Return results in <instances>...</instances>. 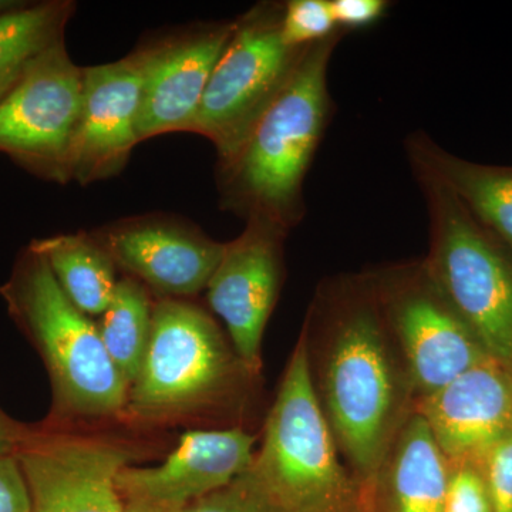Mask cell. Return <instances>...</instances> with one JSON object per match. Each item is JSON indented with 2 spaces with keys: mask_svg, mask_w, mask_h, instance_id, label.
<instances>
[{
  "mask_svg": "<svg viewBox=\"0 0 512 512\" xmlns=\"http://www.w3.org/2000/svg\"><path fill=\"white\" fill-rule=\"evenodd\" d=\"M73 10L72 2H46L0 15V100L36 57L64 39Z\"/></svg>",
  "mask_w": 512,
  "mask_h": 512,
  "instance_id": "ffe728a7",
  "label": "cell"
},
{
  "mask_svg": "<svg viewBox=\"0 0 512 512\" xmlns=\"http://www.w3.org/2000/svg\"><path fill=\"white\" fill-rule=\"evenodd\" d=\"M343 30L313 43L241 146L218 161L225 210L289 231L305 214L303 183L332 113L328 70Z\"/></svg>",
  "mask_w": 512,
  "mask_h": 512,
  "instance_id": "7a4b0ae2",
  "label": "cell"
},
{
  "mask_svg": "<svg viewBox=\"0 0 512 512\" xmlns=\"http://www.w3.org/2000/svg\"><path fill=\"white\" fill-rule=\"evenodd\" d=\"M235 29L215 23L144 47L138 140L175 131L191 133L211 74Z\"/></svg>",
  "mask_w": 512,
  "mask_h": 512,
  "instance_id": "9a60e30c",
  "label": "cell"
},
{
  "mask_svg": "<svg viewBox=\"0 0 512 512\" xmlns=\"http://www.w3.org/2000/svg\"><path fill=\"white\" fill-rule=\"evenodd\" d=\"M30 512H126L117 476L130 450L111 441L29 430L16 451Z\"/></svg>",
  "mask_w": 512,
  "mask_h": 512,
  "instance_id": "30bf717a",
  "label": "cell"
},
{
  "mask_svg": "<svg viewBox=\"0 0 512 512\" xmlns=\"http://www.w3.org/2000/svg\"><path fill=\"white\" fill-rule=\"evenodd\" d=\"M414 409L426 419L450 466H477L512 436V370L487 359Z\"/></svg>",
  "mask_w": 512,
  "mask_h": 512,
  "instance_id": "5bb4252c",
  "label": "cell"
},
{
  "mask_svg": "<svg viewBox=\"0 0 512 512\" xmlns=\"http://www.w3.org/2000/svg\"><path fill=\"white\" fill-rule=\"evenodd\" d=\"M450 471L429 424L414 409L363 487L366 512H444Z\"/></svg>",
  "mask_w": 512,
  "mask_h": 512,
  "instance_id": "e0dca14e",
  "label": "cell"
},
{
  "mask_svg": "<svg viewBox=\"0 0 512 512\" xmlns=\"http://www.w3.org/2000/svg\"><path fill=\"white\" fill-rule=\"evenodd\" d=\"M22 3L19 2H10V0H0V15L2 13L9 12V10L19 8Z\"/></svg>",
  "mask_w": 512,
  "mask_h": 512,
  "instance_id": "f1b7e54d",
  "label": "cell"
},
{
  "mask_svg": "<svg viewBox=\"0 0 512 512\" xmlns=\"http://www.w3.org/2000/svg\"><path fill=\"white\" fill-rule=\"evenodd\" d=\"M153 311L146 286L128 276L117 282L110 305L101 313V339L128 386L136 379L146 355Z\"/></svg>",
  "mask_w": 512,
  "mask_h": 512,
  "instance_id": "44dd1931",
  "label": "cell"
},
{
  "mask_svg": "<svg viewBox=\"0 0 512 512\" xmlns=\"http://www.w3.org/2000/svg\"><path fill=\"white\" fill-rule=\"evenodd\" d=\"M410 163L423 165L463 202L512 254V167L463 160L416 133L407 141Z\"/></svg>",
  "mask_w": 512,
  "mask_h": 512,
  "instance_id": "ac0fdd59",
  "label": "cell"
},
{
  "mask_svg": "<svg viewBox=\"0 0 512 512\" xmlns=\"http://www.w3.org/2000/svg\"><path fill=\"white\" fill-rule=\"evenodd\" d=\"M144 49L117 62L84 67L83 109L72 161V180L86 185L126 167L140 143L137 116L143 90Z\"/></svg>",
  "mask_w": 512,
  "mask_h": 512,
  "instance_id": "2e32d148",
  "label": "cell"
},
{
  "mask_svg": "<svg viewBox=\"0 0 512 512\" xmlns=\"http://www.w3.org/2000/svg\"><path fill=\"white\" fill-rule=\"evenodd\" d=\"M333 20L339 30H355L375 25L383 18L386 0H329Z\"/></svg>",
  "mask_w": 512,
  "mask_h": 512,
  "instance_id": "484cf974",
  "label": "cell"
},
{
  "mask_svg": "<svg viewBox=\"0 0 512 512\" xmlns=\"http://www.w3.org/2000/svg\"><path fill=\"white\" fill-rule=\"evenodd\" d=\"M369 275L416 400L493 359L431 278L424 261Z\"/></svg>",
  "mask_w": 512,
  "mask_h": 512,
  "instance_id": "ba28073f",
  "label": "cell"
},
{
  "mask_svg": "<svg viewBox=\"0 0 512 512\" xmlns=\"http://www.w3.org/2000/svg\"><path fill=\"white\" fill-rule=\"evenodd\" d=\"M410 164L429 214L424 265L485 352L512 370V254L436 175Z\"/></svg>",
  "mask_w": 512,
  "mask_h": 512,
  "instance_id": "5b68a950",
  "label": "cell"
},
{
  "mask_svg": "<svg viewBox=\"0 0 512 512\" xmlns=\"http://www.w3.org/2000/svg\"><path fill=\"white\" fill-rule=\"evenodd\" d=\"M116 266L163 299H181L207 289L225 244L188 222L144 215L93 234Z\"/></svg>",
  "mask_w": 512,
  "mask_h": 512,
  "instance_id": "4fadbf2b",
  "label": "cell"
},
{
  "mask_svg": "<svg viewBox=\"0 0 512 512\" xmlns=\"http://www.w3.org/2000/svg\"><path fill=\"white\" fill-rule=\"evenodd\" d=\"M444 512H493L480 467L451 466Z\"/></svg>",
  "mask_w": 512,
  "mask_h": 512,
  "instance_id": "603a6c76",
  "label": "cell"
},
{
  "mask_svg": "<svg viewBox=\"0 0 512 512\" xmlns=\"http://www.w3.org/2000/svg\"><path fill=\"white\" fill-rule=\"evenodd\" d=\"M264 512H366L362 485L340 461L313 387L302 333L251 466L232 481Z\"/></svg>",
  "mask_w": 512,
  "mask_h": 512,
  "instance_id": "3957f363",
  "label": "cell"
},
{
  "mask_svg": "<svg viewBox=\"0 0 512 512\" xmlns=\"http://www.w3.org/2000/svg\"><path fill=\"white\" fill-rule=\"evenodd\" d=\"M28 433L29 429H22L0 412V457L16 454Z\"/></svg>",
  "mask_w": 512,
  "mask_h": 512,
  "instance_id": "83f0119b",
  "label": "cell"
},
{
  "mask_svg": "<svg viewBox=\"0 0 512 512\" xmlns=\"http://www.w3.org/2000/svg\"><path fill=\"white\" fill-rule=\"evenodd\" d=\"M254 436L241 429L188 431L158 467L127 466L117 476L126 512H175L241 476L254 460Z\"/></svg>",
  "mask_w": 512,
  "mask_h": 512,
  "instance_id": "7c38bea8",
  "label": "cell"
},
{
  "mask_svg": "<svg viewBox=\"0 0 512 512\" xmlns=\"http://www.w3.org/2000/svg\"><path fill=\"white\" fill-rule=\"evenodd\" d=\"M234 357L220 329L201 308L184 299H161L140 372L127 406L141 420L192 412L227 389Z\"/></svg>",
  "mask_w": 512,
  "mask_h": 512,
  "instance_id": "8992f818",
  "label": "cell"
},
{
  "mask_svg": "<svg viewBox=\"0 0 512 512\" xmlns=\"http://www.w3.org/2000/svg\"><path fill=\"white\" fill-rule=\"evenodd\" d=\"M284 5L261 3L235 19V29L211 74L191 133L201 134L225 160L291 79L306 47L282 39Z\"/></svg>",
  "mask_w": 512,
  "mask_h": 512,
  "instance_id": "52a82bcc",
  "label": "cell"
},
{
  "mask_svg": "<svg viewBox=\"0 0 512 512\" xmlns=\"http://www.w3.org/2000/svg\"><path fill=\"white\" fill-rule=\"evenodd\" d=\"M0 293L45 360L57 412L104 417L127 406L130 386L99 326L67 298L42 255L29 247Z\"/></svg>",
  "mask_w": 512,
  "mask_h": 512,
  "instance_id": "277c9868",
  "label": "cell"
},
{
  "mask_svg": "<svg viewBox=\"0 0 512 512\" xmlns=\"http://www.w3.org/2000/svg\"><path fill=\"white\" fill-rule=\"evenodd\" d=\"M493 512H512V436L497 444L480 464Z\"/></svg>",
  "mask_w": 512,
  "mask_h": 512,
  "instance_id": "cb8c5ba5",
  "label": "cell"
},
{
  "mask_svg": "<svg viewBox=\"0 0 512 512\" xmlns=\"http://www.w3.org/2000/svg\"><path fill=\"white\" fill-rule=\"evenodd\" d=\"M32 501L16 454L0 457V512H30Z\"/></svg>",
  "mask_w": 512,
  "mask_h": 512,
  "instance_id": "d4e9b609",
  "label": "cell"
},
{
  "mask_svg": "<svg viewBox=\"0 0 512 512\" xmlns=\"http://www.w3.org/2000/svg\"><path fill=\"white\" fill-rule=\"evenodd\" d=\"M329 0H291L282 10V39L289 47H308L338 32Z\"/></svg>",
  "mask_w": 512,
  "mask_h": 512,
  "instance_id": "7402d4cb",
  "label": "cell"
},
{
  "mask_svg": "<svg viewBox=\"0 0 512 512\" xmlns=\"http://www.w3.org/2000/svg\"><path fill=\"white\" fill-rule=\"evenodd\" d=\"M288 231L264 220H248L244 232L225 244L207 285L208 302L227 326L239 363L247 372L261 366L266 323L274 311Z\"/></svg>",
  "mask_w": 512,
  "mask_h": 512,
  "instance_id": "8fae6325",
  "label": "cell"
},
{
  "mask_svg": "<svg viewBox=\"0 0 512 512\" xmlns=\"http://www.w3.org/2000/svg\"><path fill=\"white\" fill-rule=\"evenodd\" d=\"M83 92L84 67L73 62L60 39L0 100V151L43 177L72 180Z\"/></svg>",
  "mask_w": 512,
  "mask_h": 512,
  "instance_id": "9c48e42d",
  "label": "cell"
},
{
  "mask_svg": "<svg viewBox=\"0 0 512 512\" xmlns=\"http://www.w3.org/2000/svg\"><path fill=\"white\" fill-rule=\"evenodd\" d=\"M316 396L340 454L363 487L414 410L412 383L370 275L320 289Z\"/></svg>",
  "mask_w": 512,
  "mask_h": 512,
  "instance_id": "6da1fadb",
  "label": "cell"
},
{
  "mask_svg": "<svg viewBox=\"0 0 512 512\" xmlns=\"http://www.w3.org/2000/svg\"><path fill=\"white\" fill-rule=\"evenodd\" d=\"M175 512H264L234 484L185 505Z\"/></svg>",
  "mask_w": 512,
  "mask_h": 512,
  "instance_id": "4316f807",
  "label": "cell"
},
{
  "mask_svg": "<svg viewBox=\"0 0 512 512\" xmlns=\"http://www.w3.org/2000/svg\"><path fill=\"white\" fill-rule=\"evenodd\" d=\"M30 248L46 259L60 288L80 311H106L119 281L116 264L93 234L55 235L33 241Z\"/></svg>",
  "mask_w": 512,
  "mask_h": 512,
  "instance_id": "d6986e66",
  "label": "cell"
}]
</instances>
